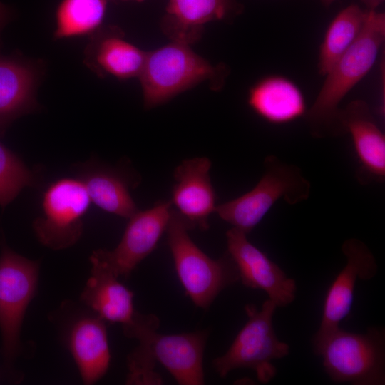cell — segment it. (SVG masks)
Listing matches in <instances>:
<instances>
[{
	"label": "cell",
	"mask_w": 385,
	"mask_h": 385,
	"mask_svg": "<svg viewBox=\"0 0 385 385\" xmlns=\"http://www.w3.org/2000/svg\"><path fill=\"white\" fill-rule=\"evenodd\" d=\"M341 124L350 133L359 169L360 183L381 182L385 178V136L378 126L369 105L355 100L341 111Z\"/></svg>",
	"instance_id": "9a60e30c"
},
{
	"label": "cell",
	"mask_w": 385,
	"mask_h": 385,
	"mask_svg": "<svg viewBox=\"0 0 385 385\" xmlns=\"http://www.w3.org/2000/svg\"><path fill=\"white\" fill-rule=\"evenodd\" d=\"M227 254L238 271L242 283L267 293L277 307L290 304L296 297L297 284L262 251L252 244L247 234L232 227L226 232Z\"/></svg>",
	"instance_id": "7c38bea8"
},
{
	"label": "cell",
	"mask_w": 385,
	"mask_h": 385,
	"mask_svg": "<svg viewBox=\"0 0 385 385\" xmlns=\"http://www.w3.org/2000/svg\"><path fill=\"white\" fill-rule=\"evenodd\" d=\"M159 319L143 314L133 324L128 336L145 343L155 361L160 363L181 385L204 384L203 355L207 332L178 334L157 332Z\"/></svg>",
	"instance_id": "9c48e42d"
},
{
	"label": "cell",
	"mask_w": 385,
	"mask_h": 385,
	"mask_svg": "<svg viewBox=\"0 0 385 385\" xmlns=\"http://www.w3.org/2000/svg\"><path fill=\"white\" fill-rule=\"evenodd\" d=\"M35 182L30 169L0 142V205L6 206L23 188L33 186Z\"/></svg>",
	"instance_id": "cb8c5ba5"
},
{
	"label": "cell",
	"mask_w": 385,
	"mask_h": 385,
	"mask_svg": "<svg viewBox=\"0 0 385 385\" xmlns=\"http://www.w3.org/2000/svg\"><path fill=\"white\" fill-rule=\"evenodd\" d=\"M91 203L80 178H62L51 183L42 197V215L33 222L38 240L55 250L73 245L82 235L83 218Z\"/></svg>",
	"instance_id": "52a82bcc"
},
{
	"label": "cell",
	"mask_w": 385,
	"mask_h": 385,
	"mask_svg": "<svg viewBox=\"0 0 385 385\" xmlns=\"http://www.w3.org/2000/svg\"><path fill=\"white\" fill-rule=\"evenodd\" d=\"M326 374L335 383L354 385L385 384V331L369 327L365 333L338 327L316 347Z\"/></svg>",
	"instance_id": "277c9868"
},
{
	"label": "cell",
	"mask_w": 385,
	"mask_h": 385,
	"mask_svg": "<svg viewBox=\"0 0 385 385\" xmlns=\"http://www.w3.org/2000/svg\"><path fill=\"white\" fill-rule=\"evenodd\" d=\"M368 10L351 4L341 10L329 25L320 46L319 73L325 76L360 35Z\"/></svg>",
	"instance_id": "7402d4cb"
},
{
	"label": "cell",
	"mask_w": 385,
	"mask_h": 385,
	"mask_svg": "<svg viewBox=\"0 0 385 385\" xmlns=\"http://www.w3.org/2000/svg\"><path fill=\"white\" fill-rule=\"evenodd\" d=\"M247 104L258 116L274 125L293 122L307 111L299 86L278 75L265 76L253 84L248 91Z\"/></svg>",
	"instance_id": "ac0fdd59"
},
{
	"label": "cell",
	"mask_w": 385,
	"mask_h": 385,
	"mask_svg": "<svg viewBox=\"0 0 385 385\" xmlns=\"http://www.w3.org/2000/svg\"><path fill=\"white\" fill-rule=\"evenodd\" d=\"M147 52L125 38L118 26H103L91 35L84 50V64L98 77L125 81L141 73Z\"/></svg>",
	"instance_id": "5bb4252c"
},
{
	"label": "cell",
	"mask_w": 385,
	"mask_h": 385,
	"mask_svg": "<svg viewBox=\"0 0 385 385\" xmlns=\"http://www.w3.org/2000/svg\"><path fill=\"white\" fill-rule=\"evenodd\" d=\"M368 11H376L384 0H361Z\"/></svg>",
	"instance_id": "484cf974"
},
{
	"label": "cell",
	"mask_w": 385,
	"mask_h": 385,
	"mask_svg": "<svg viewBox=\"0 0 385 385\" xmlns=\"http://www.w3.org/2000/svg\"><path fill=\"white\" fill-rule=\"evenodd\" d=\"M105 321L96 315L73 324L68 338L71 353L83 382L93 384L106 373L111 360Z\"/></svg>",
	"instance_id": "d6986e66"
},
{
	"label": "cell",
	"mask_w": 385,
	"mask_h": 385,
	"mask_svg": "<svg viewBox=\"0 0 385 385\" xmlns=\"http://www.w3.org/2000/svg\"><path fill=\"white\" fill-rule=\"evenodd\" d=\"M228 70L214 66L196 53L188 44L171 41L148 51L138 78L144 106L150 109L169 101L178 94L208 81L214 91L220 90Z\"/></svg>",
	"instance_id": "7a4b0ae2"
},
{
	"label": "cell",
	"mask_w": 385,
	"mask_h": 385,
	"mask_svg": "<svg viewBox=\"0 0 385 385\" xmlns=\"http://www.w3.org/2000/svg\"><path fill=\"white\" fill-rule=\"evenodd\" d=\"M264 168L263 175L251 190L215 208L222 220L247 235L278 200L297 205L309 197L310 183L297 166L269 155L265 159Z\"/></svg>",
	"instance_id": "5b68a950"
},
{
	"label": "cell",
	"mask_w": 385,
	"mask_h": 385,
	"mask_svg": "<svg viewBox=\"0 0 385 385\" xmlns=\"http://www.w3.org/2000/svg\"><path fill=\"white\" fill-rule=\"evenodd\" d=\"M170 201H159L152 207L138 211L129 218L123 237L112 250H94L91 265L128 277L135 267L156 247L166 231L172 212Z\"/></svg>",
	"instance_id": "30bf717a"
},
{
	"label": "cell",
	"mask_w": 385,
	"mask_h": 385,
	"mask_svg": "<svg viewBox=\"0 0 385 385\" xmlns=\"http://www.w3.org/2000/svg\"><path fill=\"white\" fill-rule=\"evenodd\" d=\"M190 229L173 209L166 232L178 276L192 302L207 309L222 290L240 279L238 271L227 253L213 260L203 252L190 238Z\"/></svg>",
	"instance_id": "3957f363"
},
{
	"label": "cell",
	"mask_w": 385,
	"mask_h": 385,
	"mask_svg": "<svg viewBox=\"0 0 385 385\" xmlns=\"http://www.w3.org/2000/svg\"><path fill=\"white\" fill-rule=\"evenodd\" d=\"M342 251L346 260V265L327 292L321 322L312 339L313 348L339 327V322L349 314L357 279L370 280L378 271L374 255L361 240H346L342 245Z\"/></svg>",
	"instance_id": "8fae6325"
},
{
	"label": "cell",
	"mask_w": 385,
	"mask_h": 385,
	"mask_svg": "<svg viewBox=\"0 0 385 385\" xmlns=\"http://www.w3.org/2000/svg\"><path fill=\"white\" fill-rule=\"evenodd\" d=\"M237 0H168L160 29L171 41L192 45L202 36L205 25L240 14Z\"/></svg>",
	"instance_id": "2e32d148"
},
{
	"label": "cell",
	"mask_w": 385,
	"mask_h": 385,
	"mask_svg": "<svg viewBox=\"0 0 385 385\" xmlns=\"http://www.w3.org/2000/svg\"><path fill=\"white\" fill-rule=\"evenodd\" d=\"M38 263L4 245L0 256V330L4 361L10 365L19 351L24 317L38 282Z\"/></svg>",
	"instance_id": "ba28073f"
},
{
	"label": "cell",
	"mask_w": 385,
	"mask_h": 385,
	"mask_svg": "<svg viewBox=\"0 0 385 385\" xmlns=\"http://www.w3.org/2000/svg\"><path fill=\"white\" fill-rule=\"evenodd\" d=\"M122 1H128V0H122ZM133 1H135L137 2H143L144 0H133Z\"/></svg>",
	"instance_id": "83f0119b"
},
{
	"label": "cell",
	"mask_w": 385,
	"mask_h": 385,
	"mask_svg": "<svg viewBox=\"0 0 385 385\" xmlns=\"http://www.w3.org/2000/svg\"><path fill=\"white\" fill-rule=\"evenodd\" d=\"M112 0H61L55 11V39L92 35L103 26Z\"/></svg>",
	"instance_id": "603a6c76"
},
{
	"label": "cell",
	"mask_w": 385,
	"mask_h": 385,
	"mask_svg": "<svg viewBox=\"0 0 385 385\" xmlns=\"http://www.w3.org/2000/svg\"><path fill=\"white\" fill-rule=\"evenodd\" d=\"M9 16V9L0 1V34L4 26L7 24Z\"/></svg>",
	"instance_id": "d4e9b609"
},
{
	"label": "cell",
	"mask_w": 385,
	"mask_h": 385,
	"mask_svg": "<svg viewBox=\"0 0 385 385\" xmlns=\"http://www.w3.org/2000/svg\"><path fill=\"white\" fill-rule=\"evenodd\" d=\"M384 40V13L369 11L360 35L325 75L319 94L307 111L305 115L314 137L345 134L339 104L374 66Z\"/></svg>",
	"instance_id": "6da1fadb"
},
{
	"label": "cell",
	"mask_w": 385,
	"mask_h": 385,
	"mask_svg": "<svg viewBox=\"0 0 385 385\" xmlns=\"http://www.w3.org/2000/svg\"><path fill=\"white\" fill-rule=\"evenodd\" d=\"M80 178L91 202L101 210L125 218L138 211L127 182L116 171L103 167L91 168Z\"/></svg>",
	"instance_id": "44dd1931"
},
{
	"label": "cell",
	"mask_w": 385,
	"mask_h": 385,
	"mask_svg": "<svg viewBox=\"0 0 385 385\" xmlns=\"http://www.w3.org/2000/svg\"><path fill=\"white\" fill-rule=\"evenodd\" d=\"M210 160L198 157L183 160L175 170L171 204L191 228L209 227V216L215 211L216 195L210 180Z\"/></svg>",
	"instance_id": "4fadbf2b"
},
{
	"label": "cell",
	"mask_w": 385,
	"mask_h": 385,
	"mask_svg": "<svg viewBox=\"0 0 385 385\" xmlns=\"http://www.w3.org/2000/svg\"><path fill=\"white\" fill-rule=\"evenodd\" d=\"M276 309L270 299L264 302L260 310L254 304L245 306L248 317L246 324L227 352L213 361L220 376L225 377L238 368H248L256 373L260 382L267 383L274 377L277 369L272 361L289 354V346L278 339L273 327Z\"/></svg>",
	"instance_id": "8992f818"
},
{
	"label": "cell",
	"mask_w": 385,
	"mask_h": 385,
	"mask_svg": "<svg viewBox=\"0 0 385 385\" xmlns=\"http://www.w3.org/2000/svg\"><path fill=\"white\" fill-rule=\"evenodd\" d=\"M41 74L36 63L0 53V135L14 120L37 108Z\"/></svg>",
	"instance_id": "e0dca14e"
},
{
	"label": "cell",
	"mask_w": 385,
	"mask_h": 385,
	"mask_svg": "<svg viewBox=\"0 0 385 385\" xmlns=\"http://www.w3.org/2000/svg\"><path fill=\"white\" fill-rule=\"evenodd\" d=\"M334 1L335 0H320L322 4L326 8L330 6L334 2Z\"/></svg>",
	"instance_id": "4316f807"
},
{
	"label": "cell",
	"mask_w": 385,
	"mask_h": 385,
	"mask_svg": "<svg viewBox=\"0 0 385 385\" xmlns=\"http://www.w3.org/2000/svg\"><path fill=\"white\" fill-rule=\"evenodd\" d=\"M112 272L92 265L91 274L81 293L82 302L104 321L129 324L135 313L133 292Z\"/></svg>",
	"instance_id": "ffe728a7"
}]
</instances>
